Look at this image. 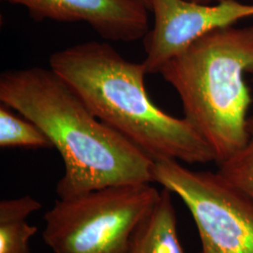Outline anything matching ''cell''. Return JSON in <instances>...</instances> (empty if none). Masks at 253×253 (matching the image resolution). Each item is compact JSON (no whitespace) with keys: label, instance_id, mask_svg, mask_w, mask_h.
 <instances>
[{"label":"cell","instance_id":"obj_1","mask_svg":"<svg viewBox=\"0 0 253 253\" xmlns=\"http://www.w3.org/2000/svg\"><path fill=\"white\" fill-rule=\"evenodd\" d=\"M0 100L39 126L60 154L65 172L56 185L58 198L153 182V161L97 118L52 69L1 73Z\"/></svg>","mask_w":253,"mask_h":253},{"label":"cell","instance_id":"obj_2","mask_svg":"<svg viewBox=\"0 0 253 253\" xmlns=\"http://www.w3.org/2000/svg\"><path fill=\"white\" fill-rule=\"evenodd\" d=\"M49 63L97 118L153 162H215L210 146L186 118L168 115L151 100L143 62L126 60L108 42H86L55 52Z\"/></svg>","mask_w":253,"mask_h":253},{"label":"cell","instance_id":"obj_3","mask_svg":"<svg viewBox=\"0 0 253 253\" xmlns=\"http://www.w3.org/2000/svg\"><path fill=\"white\" fill-rule=\"evenodd\" d=\"M163 79L177 92L183 112L222 163L248 140L253 73V26L216 29L163 67Z\"/></svg>","mask_w":253,"mask_h":253},{"label":"cell","instance_id":"obj_4","mask_svg":"<svg viewBox=\"0 0 253 253\" xmlns=\"http://www.w3.org/2000/svg\"><path fill=\"white\" fill-rule=\"evenodd\" d=\"M160 196L150 183H139L58 198L44 215L43 240L54 253H124Z\"/></svg>","mask_w":253,"mask_h":253},{"label":"cell","instance_id":"obj_5","mask_svg":"<svg viewBox=\"0 0 253 253\" xmlns=\"http://www.w3.org/2000/svg\"><path fill=\"white\" fill-rule=\"evenodd\" d=\"M152 178L190 211L201 241L199 253H253V199L221 174L162 160L154 162Z\"/></svg>","mask_w":253,"mask_h":253},{"label":"cell","instance_id":"obj_6","mask_svg":"<svg viewBox=\"0 0 253 253\" xmlns=\"http://www.w3.org/2000/svg\"><path fill=\"white\" fill-rule=\"evenodd\" d=\"M154 26L144 37L148 73H160L163 66L208 33L235 26L253 17V3L221 0L201 4L188 0H149Z\"/></svg>","mask_w":253,"mask_h":253},{"label":"cell","instance_id":"obj_7","mask_svg":"<svg viewBox=\"0 0 253 253\" xmlns=\"http://www.w3.org/2000/svg\"><path fill=\"white\" fill-rule=\"evenodd\" d=\"M26 8L36 21L84 22L103 40L131 42L149 31L141 0H2Z\"/></svg>","mask_w":253,"mask_h":253},{"label":"cell","instance_id":"obj_8","mask_svg":"<svg viewBox=\"0 0 253 253\" xmlns=\"http://www.w3.org/2000/svg\"><path fill=\"white\" fill-rule=\"evenodd\" d=\"M125 253H184L170 190L163 188L159 202L136 229Z\"/></svg>","mask_w":253,"mask_h":253},{"label":"cell","instance_id":"obj_9","mask_svg":"<svg viewBox=\"0 0 253 253\" xmlns=\"http://www.w3.org/2000/svg\"><path fill=\"white\" fill-rule=\"evenodd\" d=\"M9 107H0V146L2 148H52L44 132L27 118H18Z\"/></svg>","mask_w":253,"mask_h":253},{"label":"cell","instance_id":"obj_10","mask_svg":"<svg viewBox=\"0 0 253 253\" xmlns=\"http://www.w3.org/2000/svg\"><path fill=\"white\" fill-rule=\"evenodd\" d=\"M245 145L226 161L218 163L217 172L253 199V117L248 122Z\"/></svg>","mask_w":253,"mask_h":253},{"label":"cell","instance_id":"obj_11","mask_svg":"<svg viewBox=\"0 0 253 253\" xmlns=\"http://www.w3.org/2000/svg\"><path fill=\"white\" fill-rule=\"evenodd\" d=\"M37 231L25 216L0 215V253H31L29 241Z\"/></svg>","mask_w":253,"mask_h":253},{"label":"cell","instance_id":"obj_12","mask_svg":"<svg viewBox=\"0 0 253 253\" xmlns=\"http://www.w3.org/2000/svg\"><path fill=\"white\" fill-rule=\"evenodd\" d=\"M188 1L195 2V3H201V4H212V3L219 2L221 0H188Z\"/></svg>","mask_w":253,"mask_h":253},{"label":"cell","instance_id":"obj_13","mask_svg":"<svg viewBox=\"0 0 253 253\" xmlns=\"http://www.w3.org/2000/svg\"><path fill=\"white\" fill-rule=\"evenodd\" d=\"M141 1H142V2H144L145 5L149 8V0H141ZM149 10H150V9H149Z\"/></svg>","mask_w":253,"mask_h":253},{"label":"cell","instance_id":"obj_14","mask_svg":"<svg viewBox=\"0 0 253 253\" xmlns=\"http://www.w3.org/2000/svg\"><path fill=\"white\" fill-rule=\"evenodd\" d=\"M125 253V252H124V253Z\"/></svg>","mask_w":253,"mask_h":253}]
</instances>
